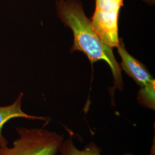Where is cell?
Here are the masks:
<instances>
[{"instance_id":"277c9868","label":"cell","mask_w":155,"mask_h":155,"mask_svg":"<svg viewBox=\"0 0 155 155\" xmlns=\"http://www.w3.org/2000/svg\"><path fill=\"white\" fill-rule=\"evenodd\" d=\"M117 48L122 60L121 67L139 86L142 87L155 81L144 64L127 52L122 40L120 41Z\"/></svg>"},{"instance_id":"52a82bcc","label":"cell","mask_w":155,"mask_h":155,"mask_svg":"<svg viewBox=\"0 0 155 155\" xmlns=\"http://www.w3.org/2000/svg\"><path fill=\"white\" fill-rule=\"evenodd\" d=\"M155 81L142 87L138 93L137 100L139 104L144 107L154 110Z\"/></svg>"},{"instance_id":"7a4b0ae2","label":"cell","mask_w":155,"mask_h":155,"mask_svg":"<svg viewBox=\"0 0 155 155\" xmlns=\"http://www.w3.org/2000/svg\"><path fill=\"white\" fill-rule=\"evenodd\" d=\"M18 135L11 147H0V155H56L64 136L44 127H17Z\"/></svg>"},{"instance_id":"8992f818","label":"cell","mask_w":155,"mask_h":155,"mask_svg":"<svg viewBox=\"0 0 155 155\" xmlns=\"http://www.w3.org/2000/svg\"><path fill=\"white\" fill-rule=\"evenodd\" d=\"M101 148L93 141L86 145L83 150H78L74 145L71 136L63 141L59 150L61 155H101Z\"/></svg>"},{"instance_id":"6da1fadb","label":"cell","mask_w":155,"mask_h":155,"mask_svg":"<svg viewBox=\"0 0 155 155\" xmlns=\"http://www.w3.org/2000/svg\"><path fill=\"white\" fill-rule=\"evenodd\" d=\"M56 11L66 26L72 29L74 36L71 52H83L93 64L103 60L110 67L116 88L122 90L121 68L113 54L112 48L105 44L95 31L91 20L86 16L79 0H56Z\"/></svg>"},{"instance_id":"5b68a950","label":"cell","mask_w":155,"mask_h":155,"mask_svg":"<svg viewBox=\"0 0 155 155\" xmlns=\"http://www.w3.org/2000/svg\"><path fill=\"white\" fill-rule=\"evenodd\" d=\"M24 96L22 93H20L15 101L11 104L6 106H0V147H6L9 143L3 135L2 129L4 125L9 120L14 118H22L31 120H40L46 123L50 121V118L45 117L36 116L27 114L22 110V100Z\"/></svg>"},{"instance_id":"3957f363","label":"cell","mask_w":155,"mask_h":155,"mask_svg":"<svg viewBox=\"0 0 155 155\" xmlns=\"http://www.w3.org/2000/svg\"><path fill=\"white\" fill-rule=\"evenodd\" d=\"M123 0H95V9L91 20L95 31L111 48L117 47L118 19Z\"/></svg>"}]
</instances>
